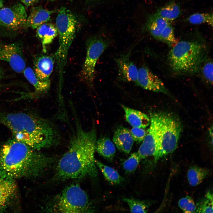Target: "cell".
Here are the masks:
<instances>
[{
  "instance_id": "cell-1",
  "label": "cell",
  "mask_w": 213,
  "mask_h": 213,
  "mask_svg": "<svg viewBox=\"0 0 213 213\" xmlns=\"http://www.w3.org/2000/svg\"><path fill=\"white\" fill-rule=\"evenodd\" d=\"M72 112L75 128L68 149L59 161L54 175L55 179L59 181L94 178L98 174L94 156L97 140L95 128L85 130L75 110Z\"/></svg>"
},
{
  "instance_id": "cell-2",
  "label": "cell",
  "mask_w": 213,
  "mask_h": 213,
  "mask_svg": "<svg viewBox=\"0 0 213 213\" xmlns=\"http://www.w3.org/2000/svg\"><path fill=\"white\" fill-rule=\"evenodd\" d=\"M0 124L9 129L13 138L38 151L57 146L61 140L54 123L33 111L0 110Z\"/></svg>"
},
{
  "instance_id": "cell-3",
  "label": "cell",
  "mask_w": 213,
  "mask_h": 213,
  "mask_svg": "<svg viewBox=\"0 0 213 213\" xmlns=\"http://www.w3.org/2000/svg\"><path fill=\"white\" fill-rule=\"evenodd\" d=\"M12 138L0 145V177L14 180L42 174L53 162L51 157Z\"/></svg>"
},
{
  "instance_id": "cell-4",
  "label": "cell",
  "mask_w": 213,
  "mask_h": 213,
  "mask_svg": "<svg viewBox=\"0 0 213 213\" xmlns=\"http://www.w3.org/2000/svg\"><path fill=\"white\" fill-rule=\"evenodd\" d=\"M206 48L194 41H182L172 47L168 59L172 70L177 74H193L196 73L206 61Z\"/></svg>"
},
{
  "instance_id": "cell-5",
  "label": "cell",
  "mask_w": 213,
  "mask_h": 213,
  "mask_svg": "<svg viewBox=\"0 0 213 213\" xmlns=\"http://www.w3.org/2000/svg\"><path fill=\"white\" fill-rule=\"evenodd\" d=\"M59 35V46L55 57L59 76H63L69 49L75 38L79 26L76 15L64 7L59 9L56 20Z\"/></svg>"
},
{
  "instance_id": "cell-6",
  "label": "cell",
  "mask_w": 213,
  "mask_h": 213,
  "mask_svg": "<svg viewBox=\"0 0 213 213\" xmlns=\"http://www.w3.org/2000/svg\"><path fill=\"white\" fill-rule=\"evenodd\" d=\"M46 206L45 210L49 212L82 213L93 211L87 194L76 184L65 188Z\"/></svg>"
},
{
  "instance_id": "cell-7",
  "label": "cell",
  "mask_w": 213,
  "mask_h": 213,
  "mask_svg": "<svg viewBox=\"0 0 213 213\" xmlns=\"http://www.w3.org/2000/svg\"><path fill=\"white\" fill-rule=\"evenodd\" d=\"M110 44L109 40L102 36H93L87 40L86 57L79 76L81 80L88 86L93 85L98 59Z\"/></svg>"
},
{
  "instance_id": "cell-8",
  "label": "cell",
  "mask_w": 213,
  "mask_h": 213,
  "mask_svg": "<svg viewBox=\"0 0 213 213\" xmlns=\"http://www.w3.org/2000/svg\"><path fill=\"white\" fill-rule=\"evenodd\" d=\"M181 128L180 123L177 118L170 114L162 113L160 140L158 153L154 159L155 163L176 149Z\"/></svg>"
},
{
  "instance_id": "cell-9",
  "label": "cell",
  "mask_w": 213,
  "mask_h": 213,
  "mask_svg": "<svg viewBox=\"0 0 213 213\" xmlns=\"http://www.w3.org/2000/svg\"><path fill=\"white\" fill-rule=\"evenodd\" d=\"M150 119L149 127L137 152L142 159L151 156H153L154 159L158 151L161 135L162 113L152 114Z\"/></svg>"
},
{
  "instance_id": "cell-10",
  "label": "cell",
  "mask_w": 213,
  "mask_h": 213,
  "mask_svg": "<svg viewBox=\"0 0 213 213\" xmlns=\"http://www.w3.org/2000/svg\"><path fill=\"white\" fill-rule=\"evenodd\" d=\"M27 15L24 7L20 3L0 10V27L16 31L27 27Z\"/></svg>"
},
{
  "instance_id": "cell-11",
  "label": "cell",
  "mask_w": 213,
  "mask_h": 213,
  "mask_svg": "<svg viewBox=\"0 0 213 213\" xmlns=\"http://www.w3.org/2000/svg\"><path fill=\"white\" fill-rule=\"evenodd\" d=\"M0 60L7 62L18 73L23 72L25 68L22 47L19 43H0Z\"/></svg>"
},
{
  "instance_id": "cell-12",
  "label": "cell",
  "mask_w": 213,
  "mask_h": 213,
  "mask_svg": "<svg viewBox=\"0 0 213 213\" xmlns=\"http://www.w3.org/2000/svg\"><path fill=\"white\" fill-rule=\"evenodd\" d=\"M137 85L146 90L169 95L162 81L146 67H143L138 70Z\"/></svg>"
},
{
  "instance_id": "cell-13",
  "label": "cell",
  "mask_w": 213,
  "mask_h": 213,
  "mask_svg": "<svg viewBox=\"0 0 213 213\" xmlns=\"http://www.w3.org/2000/svg\"><path fill=\"white\" fill-rule=\"evenodd\" d=\"M131 50L115 59L118 68V78L119 80L133 82L137 85L138 70L130 60Z\"/></svg>"
},
{
  "instance_id": "cell-14",
  "label": "cell",
  "mask_w": 213,
  "mask_h": 213,
  "mask_svg": "<svg viewBox=\"0 0 213 213\" xmlns=\"http://www.w3.org/2000/svg\"><path fill=\"white\" fill-rule=\"evenodd\" d=\"M17 192L14 180L0 177V212L11 206L16 197Z\"/></svg>"
},
{
  "instance_id": "cell-15",
  "label": "cell",
  "mask_w": 213,
  "mask_h": 213,
  "mask_svg": "<svg viewBox=\"0 0 213 213\" xmlns=\"http://www.w3.org/2000/svg\"><path fill=\"white\" fill-rule=\"evenodd\" d=\"M35 73L41 81L50 82V76L53 70L54 61L52 57L40 55L36 57L34 60Z\"/></svg>"
},
{
  "instance_id": "cell-16",
  "label": "cell",
  "mask_w": 213,
  "mask_h": 213,
  "mask_svg": "<svg viewBox=\"0 0 213 213\" xmlns=\"http://www.w3.org/2000/svg\"><path fill=\"white\" fill-rule=\"evenodd\" d=\"M113 141L118 149L127 154L130 152L134 141L130 131L122 126H118L114 131Z\"/></svg>"
},
{
  "instance_id": "cell-17",
  "label": "cell",
  "mask_w": 213,
  "mask_h": 213,
  "mask_svg": "<svg viewBox=\"0 0 213 213\" xmlns=\"http://www.w3.org/2000/svg\"><path fill=\"white\" fill-rule=\"evenodd\" d=\"M170 22L158 16L155 13L149 15L147 18L142 29L149 32L155 39L160 40L161 34Z\"/></svg>"
},
{
  "instance_id": "cell-18",
  "label": "cell",
  "mask_w": 213,
  "mask_h": 213,
  "mask_svg": "<svg viewBox=\"0 0 213 213\" xmlns=\"http://www.w3.org/2000/svg\"><path fill=\"white\" fill-rule=\"evenodd\" d=\"M54 12V11L46 9L41 6L32 8L27 18V27L35 29L41 25L47 22L50 20L51 15Z\"/></svg>"
},
{
  "instance_id": "cell-19",
  "label": "cell",
  "mask_w": 213,
  "mask_h": 213,
  "mask_svg": "<svg viewBox=\"0 0 213 213\" xmlns=\"http://www.w3.org/2000/svg\"><path fill=\"white\" fill-rule=\"evenodd\" d=\"M125 115L126 120L133 127L144 128L150 124V118L145 114L123 105H121Z\"/></svg>"
},
{
  "instance_id": "cell-20",
  "label": "cell",
  "mask_w": 213,
  "mask_h": 213,
  "mask_svg": "<svg viewBox=\"0 0 213 213\" xmlns=\"http://www.w3.org/2000/svg\"><path fill=\"white\" fill-rule=\"evenodd\" d=\"M37 28V36L41 40L43 51L45 52L46 46L51 43L58 35L57 28L52 23L46 22Z\"/></svg>"
},
{
  "instance_id": "cell-21",
  "label": "cell",
  "mask_w": 213,
  "mask_h": 213,
  "mask_svg": "<svg viewBox=\"0 0 213 213\" xmlns=\"http://www.w3.org/2000/svg\"><path fill=\"white\" fill-rule=\"evenodd\" d=\"M23 72L25 78L35 89V92L33 93L34 97L44 94L49 91L50 82H43L40 80L32 68L27 67L25 68Z\"/></svg>"
},
{
  "instance_id": "cell-22",
  "label": "cell",
  "mask_w": 213,
  "mask_h": 213,
  "mask_svg": "<svg viewBox=\"0 0 213 213\" xmlns=\"http://www.w3.org/2000/svg\"><path fill=\"white\" fill-rule=\"evenodd\" d=\"M95 150L98 154L109 160L113 159L115 154L116 148L108 138L101 137L96 140Z\"/></svg>"
},
{
  "instance_id": "cell-23",
  "label": "cell",
  "mask_w": 213,
  "mask_h": 213,
  "mask_svg": "<svg viewBox=\"0 0 213 213\" xmlns=\"http://www.w3.org/2000/svg\"><path fill=\"white\" fill-rule=\"evenodd\" d=\"M209 170L207 169L193 166L188 170L187 178L190 185L196 186L201 184L208 176Z\"/></svg>"
},
{
  "instance_id": "cell-24",
  "label": "cell",
  "mask_w": 213,
  "mask_h": 213,
  "mask_svg": "<svg viewBox=\"0 0 213 213\" xmlns=\"http://www.w3.org/2000/svg\"><path fill=\"white\" fill-rule=\"evenodd\" d=\"M155 13L158 16L170 22L179 16L180 9V6L172 1L159 8Z\"/></svg>"
},
{
  "instance_id": "cell-25",
  "label": "cell",
  "mask_w": 213,
  "mask_h": 213,
  "mask_svg": "<svg viewBox=\"0 0 213 213\" xmlns=\"http://www.w3.org/2000/svg\"><path fill=\"white\" fill-rule=\"evenodd\" d=\"M97 167L101 172L105 179L112 184L117 185L123 181V178L114 169L95 159Z\"/></svg>"
},
{
  "instance_id": "cell-26",
  "label": "cell",
  "mask_w": 213,
  "mask_h": 213,
  "mask_svg": "<svg viewBox=\"0 0 213 213\" xmlns=\"http://www.w3.org/2000/svg\"><path fill=\"white\" fill-rule=\"evenodd\" d=\"M122 200L127 204L132 213H146L150 206L149 203L135 199L124 197Z\"/></svg>"
},
{
  "instance_id": "cell-27",
  "label": "cell",
  "mask_w": 213,
  "mask_h": 213,
  "mask_svg": "<svg viewBox=\"0 0 213 213\" xmlns=\"http://www.w3.org/2000/svg\"><path fill=\"white\" fill-rule=\"evenodd\" d=\"M196 212L213 213V194L210 191H207L205 197L196 204Z\"/></svg>"
},
{
  "instance_id": "cell-28",
  "label": "cell",
  "mask_w": 213,
  "mask_h": 213,
  "mask_svg": "<svg viewBox=\"0 0 213 213\" xmlns=\"http://www.w3.org/2000/svg\"><path fill=\"white\" fill-rule=\"evenodd\" d=\"M187 20L192 24L206 23L212 27L213 13L212 12L195 13L191 15L188 18Z\"/></svg>"
},
{
  "instance_id": "cell-29",
  "label": "cell",
  "mask_w": 213,
  "mask_h": 213,
  "mask_svg": "<svg viewBox=\"0 0 213 213\" xmlns=\"http://www.w3.org/2000/svg\"><path fill=\"white\" fill-rule=\"evenodd\" d=\"M141 159L137 152L132 154L123 162L124 169L128 173L133 172L136 169Z\"/></svg>"
},
{
  "instance_id": "cell-30",
  "label": "cell",
  "mask_w": 213,
  "mask_h": 213,
  "mask_svg": "<svg viewBox=\"0 0 213 213\" xmlns=\"http://www.w3.org/2000/svg\"><path fill=\"white\" fill-rule=\"evenodd\" d=\"M160 40L172 47L178 42L175 37L173 28L170 24L164 29L161 34Z\"/></svg>"
},
{
  "instance_id": "cell-31",
  "label": "cell",
  "mask_w": 213,
  "mask_h": 213,
  "mask_svg": "<svg viewBox=\"0 0 213 213\" xmlns=\"http://www.w3.org/2000/svg\"><path fill=\"white\" fill-rule=\"evenodd\" d=\"M178 205L184 212H196V205L193 199L189 196H186L180 199L178 202Z\"/></svg>"
},
{
  "instance_id": "cell-32",
  "label": "cell",
  "mask_w": 213,
  "mask_h": 213,
  "mask_svg": "<svg viewBox=\"0 0 213 213\" xmlns=\"http://www.w3.org/2000/svg\"><path fill=\"white\" fill-rule=\"evenodd\" d=\"M202 65V73L204 78L208 83L212 85L213 76L212 62L209 60L204 62Z\"/></svg>"
},
{
  "instance_id": "cell-33",
  "label": "cell",
  "mask_w": 213,
  "mask_h": 213,
  "mask_svg": "<svg viewBox=\"0 0 213 213\" xmlns=\"http://www.w3.org/2000/svg\"><path fill=\"white\" fill-rule=\"evenodd\" d=\"M130 132L134 141L138 143L143 140L146 133L143 128L136 127H133Z\"/></svg>"
},
{
  "instance_id": "cell-34",
  "label": "cell",
  "mask_w": 213,
  "mask_h": 213,
  "mask_svg": "<svg viewBox=\"0 0 213 213\" xmlns=\"http://www.w3.org/2000/svg\"><path fill=\"white\" fill-rule=\"evenodd\" d=\"M20 1L28 7L32 5L35 3L38 0H20Z\"/></svg>"
},
{
  "instance_id": "cell-35",
  "label": "cell",
  "mask_w": 213,
  "mask_h": 213,
  "mask_svg": "<svg viewBox=\"0 0 213 213\" xmlns=\"http://www.w3.org/2000/svg\"><path fill=\"white\" fill-rule=\"evenodd\" d=\"M86 2L90 5H94L100 2L101 0H85Z\"/></svg>"
},
{
  "instance_id": "cell-36",
  "label": "cell",
  "mask_w": 213,
  "mask_h": 213,
  "mask_svg": "<svg viewBox=\"0 0 213 213\" xmlns=\"http://www.w3.org/2000/svg\"><path fill=\"white\" fill-rule=\"evenodd\" d=\"M3 7V0H0V8H2Z\"/></svg>"
},
{
  "instance_id": "cell-37",
  "label": "cell",
  "mask_w": 213,
  "mask_h": 213,
  "mask_svg": "<svg viewBox=\"0 0 213 213\" xmlns=\"http://www.w3.org/2000/svg\"><path fill=\"white\" fill-rule=\"evenodd\" d=\"M50 0V1H53L55 0Z\"/></svg>"
},
{
  "instance_id": "cell-38",
  "label": "cell",
  "mask_w": 213,
  "mask_h": 213,
  "mask_svg": "<svg viewBox=\"0 0 213 213\" xmlns=\"http://www.w3.org/2000/svg\"><path fill=\"white\" fill-rule=\"evenodd\" d=\"M71 0V1H73V0Z\"/></svg>"
}]
</instances>
